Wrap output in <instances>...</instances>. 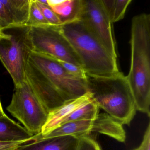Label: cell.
Returning <instances> with one entry per match:
<instances>
[{"label": "cell", "instance_id": "cell-3", "mask_svg": "<svg viewBox=\"0 0 150 150\" xmlns=\"http://www.w3.org/2000/svg\"><path fill=\"white\" fill-rule=\"evenodd\" d=\"M87 86L99 108L120 122L129 125L136 115L133 96L126 76L122 73L108 77L87 75Z\"/></svg>", "mask_w": 150, "mask_h": 150}, {"label": "cell", "instance_id": "cell-22", "mask_svg": "<svg viewBox=\"0 0 150 150\" xmlns=\"http://www.w3.org/2000/svg\"><path fill=\"white\" fill-rule=\"evenodd\" d=\"M26 143L24 141L16 142H0V150H15L23 144Z\"/></svg>", "mask_w": 150, "mask_h": 150}, {"label": "cell", "instance_id": "cell-8", "mask_svg": "<svg viewBox=\"0 0 150 150\" xmlns=\"http://www.w3.org/2000/svg\"><path fill=\"white\" fill-rule=\"evenodd\" d=\"M93 100L91 94L88 92L79 98L67 101L63 105L50 111L41 133L38 135L45 136L49 134L59 127L63 121L75 110Z\"/></svg>", "mask_w": 150, "mask_h": 150}, {"label": "cell", "instance_id": "cell-12", "mask_svg": "<svg viewBox=\"0 0 150 150\" xmlns=\"http://www.w3.org/2000/svg\"><path fill=\"white\" fill-rule=\"evenodd\" d=\"M34 135L6 115L0 117V142H30Z\"/></svg>", "mask_w": 150, "mask_h": 150}, {"label": "cell", "instance_id": "cell-24", "mask_svg": "<svg viewBox=\"0 0 150 150\" xmlns=\"http://www.w3.org/2000/svg\"><path fill=\"white\" fill-rule=\"evenodd\" d=\"M38 1H39L40 3H42V4H44V5L49 6L48 0H45V1H43V0H38Z\"/></svg>", "mask_w": 150, "mask_h": 150}, {"label": "cell", "instance_id": "cell-21", "mask_svg": "<svg viewBox=\"0 0 150 150\" xmlns=\"http://www.w3.org/2000/svg\"><path fill=\"white\" fill-rule=\"evenodd\" d=\"M139 150H150V124L148 123V126L145 132L143 140L139 146L137 147Z\"/></svg>", "mask_w": 150, "mask_h": 150}, {"label": "cell", "instance_id": "cell-4", "mask_svg": "<svg viewBox=\"0 0 150 150\" xmlns=\"http://www.w3.org/2000/svg\"><path fill=\"white\" fill-rule=\"evenodd\" d=\"M31 27L12 26L0 30V60L17 88L25 81V69L33 49Z\"/></svg>", "mask_w": 150, "mask_h": 150}, {"label": "cell", "instance_id": "cell-17", "mask_svg": "<svg viewBox=\"0 0 150 150\" xmlns=\"http://www.w3.org/2000/svg\"><path fill=\"white\" fill-rule=\"evenodd\" d=\"M57 60L62 65L64 68L71 75L80 79L86 81L87 74L82 67L79 66L66 61Z\"/></svg>", "mask_w": 150, "mask_h": 150}, {"label": "cell", "instance_id": "cell-1", "mask_svg": "<svg viewBox=\"0 0 150 150\" xmlns=\"http://www.w3.org/2000/svg\"><path fill=\"white\" fill-rule=\"evenodd\" d=\"M130 67L126 76L137 110L150 115V15L132 18Z\"/></svg>", "mask_w": 150, "mask_h": 150}, {"label": "cell", "instance_id": "cell-5", "mask_svg": "<svg viewBox=\"0 0 150 150\" xmlns=\"http://www.w3.org/2000/svg\"><path fill=\"white\" fill-rule=\"evenodd\" d=\"M6 109L34 136L41 133L49 115L48 110L26 81L15 88Z\"/></svg>", "mask_w": 150, "mask_h": 150}, {"label": "cell", "instance_id": "cell-9", "mask_svg": "<svg viewBox=\"0 0 150 150\" xmlns=\"http://www.w3.org/2000/svg\"><path fill=\"white\" fill-rule=\"evenodd\" d=\"M79 140L70 135L46 138L21 145L15 150H77Z\"/></svg>", "mask_w": 150, "mask_h": 150}, {"label": "cell", "instance_id": "cell-6", "mask_svg": "<svg viewBox=\"0 0 150 150\" xmlns=\"http://www.w3.org/2000/svg\"><path fill=\"white\" fill-rule=\"evenodd\" d=\"M30 34L33 51L82 67L71 44L61 32L60 26L31 27Z\"/></svg>", "mask_w": 150, "mask_h": 150}, {"label": "cell", "instance_id": "cell-15", "mask_svg": "<svg viewBox=\"0 0 150 150\" xmlns=\"http://www.w3.org/2000/svg\"><path fill=\"white\" fill-rule=\"evenodd\" d=\"M99 106L93 100L75 110L63 121L61 125L78 120H94L99 114Z\"/></svg>", "mask_w": 150, "mask_h": 150}, {"label": "cell", "instance_id": "cell-18", "mask_svg": "<svg viewBox=\"0 0 150 150\" xmlns=\"http://www.w3.org/2000/svg\"><path fill=\"white\" fill-rule=\"evenodd\" d=\"M36 3L38 6L42 13L46 21L49 24L52 26H60L61 22L57 16L53 12L49 6L44 5L40 3L38 0H35Z\"/></svg>", "mask_w": 150, "mask_h": 150}, {"label": "cell", "instance_id": "cell-16", "mask_svg": "<svg viewBox=\"0 0 150 150\" xmlns=\"http://www.w3.org/2000/svg\"><path fill=\"white\" fill-rule=\"evenodd\" d=\"M50 25L46 21L39 8L35 0H31L28 20L26 26L30 27H39Z\"/></svg>", "mask_w": 150, "mask_h": 150}, {"label": "cell", "instance_id": "cell-25", "mask_svg": "<svg viewBox=\"0 0 150 150\" xmlns=\"http://www.w3.org/2000/svg\"><path fill=\"white\" fill-rule=\"evenodd\" d=\"M134 150H139L138 149V148H136V149H134Z\"/></svg>", "mask_w": 150, "mask_h": 150}, {"label": "cell", "instance_id": "cell-23", "mask_svg": "<svg viewBox=\"0 0 150 150\" xmlns=\"http://www.w3.org/2000/svg\"><path fill=\"white\" fill-rule=\"evenodd\" d=\"M5 115H6V114L4 112L3 108H2V105H1V100H0V117H1Z\"/></svg>", "mask_w": 150, "mask_h": 150}, {"label": "cell", "instance_id": "cell-10", "mask_svg": "<svg viewBox=\"0 0 150 150\" xmlns=\"http://www.w3.org/2000/svg\"><path fill=\"white\" fill-rule=\"evenodd\" d=\"M49 6L56 14L61 25L79 21L83 10V0H48Z\"/></svg>", "mask_w": 150, "mask_h": 150}, {"label": "cell", "instance_id": "cell-11", "mask_svg": "<svg viewBox=\"0 0 150 150\" xmlns=\"http://www.w3.org/2000/svg\"><path fill=\"white\" fill-rule=\"evenodd\" d=\"M92 132L107 135L122 143L126 139L123 125L106 112L99 113L93 120Z\"/></svg>", "mask_w": 150, "mask_h": 150}, {"label": "cell", "instance_id": "cell-19", "mask_svg": "<svg viewBox=\"0 0 150 150\" xmlns=\"http://www.w3.org/2000/svg\"><path fill=\"white\" fill-rule=\"evenodd\" d=\"M79 138V143L77 150H102L96 139L90 135Z\"/></svg>", "mask_w": 150, "mask_h": 150}, {"label": "cell", "instance_id": "cell-7", "mask_svg": "<svg viewBox=\"0 0 150 150\" xmlns=\"http://www.w3.org/2000/svg\"><path fill=\"white\" fill-rule=\"evenodd\" d=\"M80 21L101 43L109 53L117 58L112 23L101 0H83Z\"/></svg>", "mask_w": 150, "mask_h": 150}, {"label": "cell", "instance_id": "cell-20", "mask_svg": "<svg viewBox=\"0 0 150 150\" xmlns=\"http://www.w3.org/2000/svg\"><path fill=\"white\" fill-rule=\"evenodd\" d=\"M13 24L8 13L3 3L0 0V30L12 27Z\"/></svg>", "mask_w": 150, "mask_h": 150}, {"label": "cell", "instance_id": "cell-14", "mask_svg": "<svg viewBox=\"0 0 150 150\" xmlns=\"http://www.w3.org/2000/svg\"><path fill=\"white\" fill-rule=\"evenodd\" d=\"M101 1L111 22L113 23L123 19L132 0H101Z\"/></svg>", "mask_w": 150, "mask_h": 150}, {"label": "cell", "instance_id": "cell-13", "mask_svg": "<svg viewBox=\"0 0 150 150\" xmlns=\"http://www.w3.org/2000/svg\"><path fill=\"white\" fill-rule=\"evenodd\" d=\"M6 9L13 26H26L31 0H1Z\"/></svg>", "mask_w": 150, "mask_h": 150}, {"label": "cell", "instance_id": "cell-2", "mask_svg": "<svg viewBox=\"0 0 150 150\" xmlns=\"http://www.w3.org/2000/svg\"><path fill=\"white\" fill-rule=\"evenodd\" d=\"M60 28L87 75L108 77L119 72L117 59L109 53L81 21L62 24Z\"/></svg>", "mask_w": 150, "mask_h": 150}]
</instances>
